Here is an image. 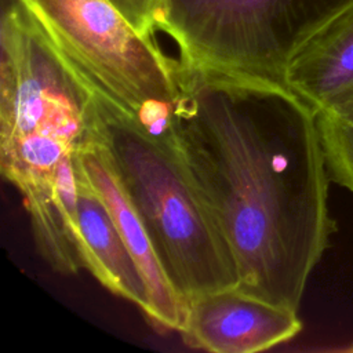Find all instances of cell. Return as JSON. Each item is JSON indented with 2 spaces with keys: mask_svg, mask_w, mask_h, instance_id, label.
Here are the masks:
<instances>
[{
  "mask_svg": "<svg viewBox=\"0 0 353 353\" xmlns=\"http://www.w3.org/2000/svg\"><path fill=\"white\" fill-rule=\"evenodd\" d=\"M176 87L172 137L237 288L298 312L334 229L316 112L284 83L179 59Z\"/></svg>",
  "mask_w": 353,
  "mask_h": 353,
  "instance_id": "cell-1",
  "label": "cell"
},
{
  "mask_svg": "<svg viewBox=\"0 0 353 353\" xmlns=\"http://www.w3.org/2000/svg\"><path fill=\"white\" fill-rule=\"evenodd\" d=\"M92 87L91 134L178 295L188 305L203 294L237 287L233 254L188 174L170 124L152 128L94 83Z\"/></svg>",
  "mask_w": 353,
  "mask_h": 353,
  "instance_id": "cell-2",
  "label": "cell"
},
{
  "mask_svg": "<svg viewBox=\"0 0 353 353\" xmlns=\"http://www.w3.org/2000/svg\"><path fill=\"white\" fill-rule=\"evenodd\" d=\"M92 83L15 0L0 23V170L26 212L44 207L58 175L91 137Z\"/></svg>",
  "mask_w": 353,
  "mask_h": 353,
  "instance_id": "cell-3",
  "label": "cell"
},
{
  "mask_svg": "<svg viewBox=\"0 0 353 353\" xmlns=\"http://www.w3.org/2000/svg\"><path fill=\"white\" fill-rule=\"evenodd\" d=\"M353 0H163L182 63L284 83L298 48ZM285 84V83H284Z\"/></svg>",
  "mask_w": 353,
  "mask_h": 353,
  "instance_id": "cell-4",
  "label": "cell"
},
{
  "mask_svg": "<svg viewBox=\"0 0 353 353\" xmlns=\"http://www.w3.org/2000/svg\"><path fill=\"white\" fill-rule=\"evenodd\" d=\"M54 46L152 128L170 124L178 59L137 32L108 0H15Z\"/></svg>",
  "mask_w": 353,
  "mask_h": 353,
  "instance_id": "cell-5",
  "label": "cell"
},
{
  "mask_svg": "<svg viewBox=\"0 0 353 353\" xmlns=\"http://www.w3.org/2000/svg\"><path fill=\"white\" fill-rule=\"evenodd\" d=\"M301 330L296 310L230 287L190 299L179 334L193 349L254 353L284 343Z\"/></svg>",
  "mask_w": 353,
  "mask_h": 353,
  "instance_id": "cell-6",
  "label": "cell"
},
{
  "mask_svg": "<svg viewBox=\"0 0 353 353\" xmlns=\"http://www.w3.org/2000/svg\"><path fill=\"white\" fill-rule=\"evenodd\" d=\"M76 163L84 182L109 210L146 280L150 296V312L146 320L159 330L179 332L186 303L168 280L143 222L92 134L77 150Z\"/></svg>",
  "mask_w": 353,
  "mask_h": 353,
  "instance_id": "cell-7",
  "label": "cell"
},
{
  "mask_svg": "<svg viewBox=\"0 0 353 353\" xmlns=\"http://www.w3.org/2000/svg\"><path fill=\"white\" fill-rule=\"evenodd\" d=\"M284 83L316 113L353 105V4L298 48Z\"/></svg>",
  "mask_w": 353,
  "mask_h": 353,
  "instance_id": "cell-8",
  "label": "cell"
},
{
  "mask_svg": "<svg viewBox=\"0 0 353 353\" xmlns=\"http://www.w3.org/2000/svg\"><path fill=\"white\" fill-rule=\"evenodd\" d=\"M77 178V223L84 269L106 290L130 301L148 317L149 288L137 261L109 210L84 182L79 168Z\"/></svg>",
  "mask_w": 353,
  "mask_h": 353,
  "instance_id": "cell-9",
  "label": "cell"
},
{
  "mask_svg": "<svg viewBox=\"0 0 353 353\" xmlns=\"http://www.w3.org/2000/svg\"><path fill=\"white\" fill-rule=\"evenodd\" d=\"M316 116L330 178L353 192V105Z\"/></svg>",
  "mask_w": 353,
  "mask_h": 353,
  "instance_id": "cell-10",
  "label": "cell"
},
{
  "mask_svg": "<svg viewBox=\"0 0 353 353\" xmlns=\"http://www.w3.org/2000/svg\"><path fill=\"white\" fill-rule=\"evenodd\" d=\"M143 36L154 37L163 0H108Z\"/></svg>",
  "mask_w": 353,
  "mask_h": 353,
  "instance_id": "cell-11",
  "label": "cell"
},
{
  "mask_svg": "<svg viewBox=\"0 0 353 353\" xmlns=\"http://www.w3.org/2000/svg\"><path fill=\"white\" fill-rule=\"evenodd\" d=\"M350 350H353V346H352V347H350Z\"/></svg>",
  "mask_w": 353,
  "mask_h": 353,
  "instance_id": "cell-12",
  "label": "cell"
}]
</instances>
